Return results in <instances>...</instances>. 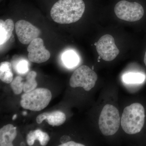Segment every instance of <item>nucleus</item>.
<instances>
[{"mask_svg": "<svg viewBox=\"0 0 146 146\" xmlns=\"http://www.w3.org/2000/svg\"><path fill=\"white\" fill-rule=\"evenodd\" d=\"M98 80L96 73L86 65H82L76 69L71 76L70 86L73 88L82 87L89 91L96 85Z\"/></svg>", "mask_w": 146, "mask_h": 146, "instance_id": "5", "label": "nucleus"}, {"mask_svg": "<svg viewBox=\"0 0 146 146\" xmlns=\"http://www.w3.org/2000/svg\"><path fill=\"white\" fill-rule=\"evenodd\" d=\"M28 58L33 63H41L47 61L50 57V53L44 45L41 38H36L29 44L27 48Z\"/></svg>", "mask_w": 146, "mask_h": 146, "instance_id": "9", "label": "nucleus"}, {"mask_svg": "<svg viewBox=\"0 0 146 146\" xmlns=\"http://www.w3.org/2000/svg\"><path fill=\"white\" fill-rule=\"evenodd\" d=\"M16 117H17V115H13V117H12V120L16 119Z\"/></svg>", "mask_w": 146, "mask_h": 146, "instance_id": "22", "label": "nucleus"}, {"mask_svg": "<svg viewBox=\"0 0 146 146\" xmlns=\"http://www.w3.org/2000/svg\"><path fill=\"white\" fill-rule=\"evenodd\" d=\"M23 78L20 76H16L11 82V87L13 93L16 95H19L23 90L24 82Z\"/></svg>", "mask_w": 146, "mask_h": 146, "instance_id": "18", "label": "nucleus"}, {"mask_svg": "<svg viewBox=\"0 0 146 146\" xmlns=\"http://www.w3.org/2000/svg\"><path fill=\"white\" fill-rule=\"evenodd\" d=\"M16 127L12 124L4 126L0 129V146H13L12 142L17 136Z\"/></svg>", "mask_w": 146, "mask_h": 146, "instance_id": "11", "label": "nucleus"}, {"mask_svg": "<svg viewBox=\"0 0 146 146\" xmlns=\"http://www.w3.org/2000/svg\"><path fill=\"white\" fill-rule=\"evenodd\" d=\"M144 62L146 67V51L145 53V56H144Z\"/></svg>", "mask_w": 146, "mask_h": 146, "instance_id": "21", "label": "nucleus"}, {"mask_svg": "<svg viewBox=\"0 0 146 146\" xmlns=\"http://www.w3.org/2000/svg\"><path fill=\"white\" fill-rule=\"evenodd\" d=\"M50 140V137L48 134L39 129L31 131L27 136V143L29 146L33 145L36 140L39 141L41 145L46 146Z\"/></svg>", "mask_w": 146, "mask_h": 146, "instance_id": "13", "label": "nucleus"}, {"mask_svg": "<svg viewBox=\"0 0 146 146\" xmlns=\"http://www.w3.org/2000/svg\"><path fill=\"white\" fill-rule=\"evenodd\" d=\"M14 28V24L11 19L5 21L0 20V44L6 43L10 39Z\"/></svg>", "mask_w": 146, "mask_h": 146, "instance_id": "12", "label": "nucleus"}, {"mask_svg": "<svg viewBox=\"0 0 146 146\" xmlns=\"http://www.w3.org/2000/svg\"><path fill=\"white\" fill-rule=\"evenodd\" d=\"M16 70L19 74H26L29 71L28 62L24 60L19 61L16 65Z\"/></svg>", "mask_w": 146, "mask_h": 146, "instance_id": "19", "label": "nucleus"}, {"mask_svg": "<svg viewBox=\"0 0 146 146\" xmlns=\"http://www.w3.org/2000/svg\"><path fill=\"white\" fill-rule=\"evenodd\" d=\"M65 113L57 110L51 112H44L36 117V122L38 124L42 123L46 120L50 125L52 126H58L64 123L66 121Z\"/></svg>", "mask_w": 146, "mask_h": 146, "instance_id": "10", "label": "nucleus"}, {"mask_svg": "<svg viewBox=\"0 0 146 146\" xmlns=\"http://www.w3.org/2000/svg\"><path fill=\"white\" fill-rule=\"evenodd\" d=\"M146 117L145 109L141 104L134 103L127 106L121 119L123 130L130 135L140 133L145 125Z\"/></svg>", "mask_w": 146, "mask_h": 146, "instance_id": "2", "label": "nucleus"}, {"mask_svg": "<svg viewBox=\"0 0 146 146\" xmlns=\"http://www.w3.org/2000/svg\"><path fill=\"white\" fill-rule=\"evenodd\" d=\"M13 74L12 67L9 62H2L0 65V79L3 82L11 83L13 80Z\"/></svg>", "mask_w": 146, "mask_h": 146, "instance_id": "14", "label": "nucleus"}, {"mask_svg": "<svg viewBox=\"0 0 146 146\" xmlns=\"http://www.w3.org/2000/svg\"><path fill=\"white\" fill-rule=\"evenodd\" d=\"M85 8L83 0H59L52 7L50 16L58 23L71 24L81 18Z\"/></svg>", "mask_w": 146, "mask_h": 146, "instance_id": "1", "label": "nucleus"}, {"mask_svg": "<svg viewBox=\"0 0 146 146\" xmlns=\"http://www.w3.org/2000/svg\"><path fill=\"white\" fill-rule=\"evenodd\" d=\"M52 97L49 89L40 88L25 93L21 96L20 104L24 109L39 111L48 105Z\"/></svg>", "mask_w": 146, "mask_h": 146, "instance_id": "3", "label": "nucleus"}, {"mask_svg": "<svg viewBox=\"0 0 146 146\" xmlns=\"http://www.w3.org/2000/svg\"><path fill=\"white\" fill-rule=\"evenodd\" d=\"M114 11L118 18L128 22L139 21L144 14V9L140 4L129 2L125 0L117 3Z\"/></svg>", "mask_w": 146, "mask_h": 146, "instance_id": "6", "label": "nucleus"}, {"mask_svg": "<svg viewBox=\"0 0 146 146\" xmlns=\"http://www.w3.org/2000/svg\"><path fill=\"white\" fill-rule=\"evenodd\" d=\"M27 114V112H24L23 113V115H25Z\"/></svg>", "mask_w": 146, "mask_h": 146, "instance_id": "23", "label": "nucleus"}, {"mask_svg": "<svg viewBox=\"0 0 146 146\" xmlns=\"http://www.w3.org/2000/svg\"><path fill=\"white\" fill-rule=\"evenodd\" d=\"M60 146H84V145L82 144L78 143H76L74 141H69V142H67L59 145Z\"/></svg>", "mask_w": 146, "mask_h": 146, "instance_id": "20", "label": "nucleus"}, {"mask_svg": "<svg viewBox=\"0 0 146 146\" xmlns=\"http://www.w3.org/2000/svg\"><path fill=\"white\" fill-rule=\"evenodd\" d=\"M120 120L118 110L112 105H106L99 119V126L102 133L106 136L114 135L119 127Z\"/></svg>", "mask_w": 146, "mask_h": 146, "instance_id": "4", "label": "nucleus"}, {"mask_svg": "<svg viewBox=\"0 0 146 146\" xmlns=\"http://www.w3.org/2000/svg\"><path fill=\"white\" fill-rule=\"evenodd\" d=\"M97 52L102 59L106 61L115 59L119 53L114 37L110 35L102 36L96 45Z\"/></svg>", "mask_w": 146, "mask_h": 146, "instance_id": "7", "label": "nucleus"}, {"mask_svg": "<svg viewBox=\"0 0 146 146\" xmlns=\"http://www.w3.org/2000/svg\"><path fill=\"white\" fill-rule=\"evenodd\" d=\"M15 27L18 39L23 44H30L33 40L38 38L41 33L39 29L25 20L17 21Z\"/></svg>", "mask_w": 146, "mask_h": 146, "instance_id": "8", "label": "nucleus"}, {"mask_svg": "<svg viewBox=\"0 0 146 146\" xmlns=\"http://www.w3.org/2000/svg\"><path fill=\"white\" fill-rule=\"evenodd\" d=\"M36 73L35 71H31L28 74L26 78V81L24 82L23 91L27 93L34 90L37 86L36 78Z\"/></svg>", "mask_w": 146, "mask_h": 146, "instance_id": "17", "label": "nucleus"}, {"mask_svg": "<svg viewBox=\"0 0 146 146\" xmlns=\"http://www.w3.org/2000/svg\"><path fill=\"white\" fill-rule=\"evenodd\" d=\"M145 78V76L142 73L131 72L124 75L123 80L127 84H136L143 83Z\"/></svg>", "mask_w": 146, "mask_h": 146, "instance_id": "16", "label": "nucleus"}, {"mask_svg": "<svg viewBox=\"0 0 146 146\" xmlns=\"http://www.w3.org/2000/svg\"><path fill=\"white\" fill-rule=\"evenodd\" d=\"M62 59L64 65L68 68L75 67L79 62L78 55L73 50H68L64 52Z\"/></svg>", "mask_w": 146, "mask_h": 146, "instance_id": "15", "label": "nucleus"}]
</instances>
